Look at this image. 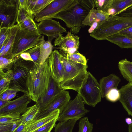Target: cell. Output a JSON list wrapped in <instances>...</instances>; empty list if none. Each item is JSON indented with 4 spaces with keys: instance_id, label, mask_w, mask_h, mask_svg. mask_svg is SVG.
<instances>
[{
    "instance_id": "23",
    "label": "cell",
    "mask_w": 132,
    "mask_h": 132,
    "mask_svg": "<svg viewBox=\"0 0 132 132\" xmlns=\"http://www.w3.org/2000/svg\"><path fill=\"white\" fill-rule=\"evenodd\" d=\"M106 40L122 48H132V38L117 33L107 38Z\"/></svg>"
},
{
    "instance_id": "24",
    "label": "cell",
    "mask_w": 132,
    "mask_h": 132,
    "mask_svg": "<svg viewBox=\"0 0 132 132\" xmlns=\"http://www.w3.org/2000/svg\"><path fill=\"white\" fill-rule=\"evenodd\" d=\"M118 67L124 78L132 84V62L126 58L122 59L118 62Z\"/></svg>"
},
{
    "instance_id": "48",
    "label": "cell",
    "mask_w": 132,
    "mask_h": 132,
    "mask_svg": "<svg viewBox=\"0 0 132 132\" xmlns=\"http://www.w3.org/2000/svg\"><path fill=\"white\" fill-rule=\"evenodd\" d=\"M9 101H3L0 100V108L6 105Z\"/></svg>"
},
{
    "instance_id": "6",
    "label": "cell",
    "mask_w": 132,
    "mask_h": 132,
    "mask_svg": "<svg viewBox=\"0 0 132 132\" xmlns=\"http://www.w3.org/2000/svg\"><path fill=\"white\" fill-rule=\"evenodd\" d=\"M42 36L39 34L24 30L19 27L16 33L12 50L13 58L40 45Z\"/></svg>"
},
{
    "instance_id": "42",
    "label": "cell",
    "mask_w": 132,
    "mask_h": 132,
    "mask_svg": "<svg viewBox=\"0 0 132 132\" xmlns=\"http://www.w3.org/2000/svg\"><path fill=\"white\" fill-rule=\"evenodd\" d=\"M19 10L22 9L31 12L28 9L27 0H19Z\"/></svg>"
},
{
    "instance_id": "2",
    "label": "cell",
    "mask_w": 132,
    "mask_h": 132,
    "mask_svg": "<svg viewBox=\"0 0 132 132\" xmlns=\"http://www.w3.org/2000/svg\"><path fill=\"white\" fill-rule=\"evenodd\" d=\"M60 59L64 74L63 81L59 83V87L63 90L72 89L78 93L87 76V65L72 61L61 54Z\"/></svg>"
},
{
    "instance_id": "8",
    "label": "cell",
    "mask_w": 132,
    "mask_h": 132,
    "mask_svg": "<svg viewBox=\"0 0 132 132\" xmlns=\"http://www.w3.org/2000/svg\"><path fill=\"white\" fill-rule=\"evenodd\" d=\"M19 8V0H0V29L15 25Z\"/></svg>"
},
{
    "instance_id": "29",
    "label": "cell",
    "mask_w": 132,
    "mask_h": 132,
    "mask_svg": "<svg viewBox=\"0 0 132 132\" xmlns=\"http://www.w3.org/2000/svg\"><path fill=\"white\" fill-rule=\"evenodd\" d=\"M77 119H72L59 121L55 126L54 132H72Z\"/></svg>"
},
{
    "instance_id": "26",
    "label": "cell",
    "mask_w": 132,
    "mask_h": 132,
    "mask_svg": "<svg viewBox=\"0 0 132 132\" xmlns=\"http://www.w3.org/2000/svg\"><path fill=\"white\" fill-rule=\"evenodd\" d=\"M39 111V108L36 104L28 107L26 111L21 116L19 119L20 124L25 125L34 120Z\"/></svg>"
},
{
    "instance_id": "32",
    "label": "cell",
    "mask_w": 132,
    "mask_h": 132,
    "mask_svg": "<svg viewBox=\"0 0 132 132\" xmlns=\"http://www.w3.org/2000/svg\"><path fill=\"white\" fill-rule=\"evenodd\" d=\"M93 128V124L90 122L87 117L80 119L78 132H92Z\"/></svg>"
},
{
    "instance_id": "19",
    "label": "cell",
    "mask_w": 132,
    "mask_h": 132,
    "mask_svg": "<svg viewBox=\"0 0 132 132\" xmlns=\"http://www.w3.org/2000/svg\"><path fill=\"white\" fill-rule=\"evenodd\" d=\"M119 101L128 114L132 117V84L128 83L119 89Z\"/></svg>"
},
{
    "instance_id": "28",
    "label": "cell",
    "mask_w": 132,
    "mask_h": 132,
    "mask_svg": "<svg viewBox=\"0 0 132 132\" xmlns=\"http://www.w3.org/2000/svg\"><path fill=\"white\" fill-rule=\"evenodd\" d=\"M12 72V69L6 71L0 70V94L10 88Z\"/></svg>"
},
{
    "instance_id": "16",
    "label": "cell",
    "mask_w": 132,
    "mask_h": 132,
    "mask_svg": "<svg viewBox=\"0 0 132 132\" xmlns=\"http://www.w3.org/2000/svg\"><path fill=\"white\" fill-rule=\"evenodd\" d=\"M34 18V15L31 13L23 9H20L17 17V24L22 29L31 32L39 34Z\"/></svg>"
},
{
    "instance_id": "13",
    "label": "cell",
    "mask_w": 132,
    "mask_h": 132,
    "mask_svg": "<svg viewBox=\"0 0 132 132\" xmlns=\"http://www.w3.org/2000/svg\"><path fill=\"white\" fill-rule=\"evenodd\" d=\"M39 33L53 39L63 32H67L66 28L58 22L52 19L43 20L36 23Z\"/></svg>"
},
{
    "instance_id": "18",
    "label": "cell",
    "mask_w": 132,
    "mask_h": 132,
    "mask_svg": "<svg viewBox=\"0 0 132 132\" xmlns=\"http://www.w3.org/2000/svg\"><path fill=\"white\" fill-rule=\"evenodd\" d=\"M60 114V110L57 109L52 112L45 117L33 120L25 125L23 132H34L47 123L58 119Z\"/></svg>"
},
{
    "instance_id": "51",
    "label": "cell",
    "mask_w": 132,
    "mask_h": 132,
    "mask_svg": "<svg viewBox=\"0 0 132 132\" xmlns=\"http://www.w3.org/2000/svg\"><path fill=\"white\" fill-rule=\"evenodd\" d=\"M128 132H132V123L129 126Z\"/></svg>"
},
{
    "instance_id": "15",
    "label": "cell",
    "mask_w": 132,
    "mask_h": 132,
    "mask_svg": "<svg viewBox=\"0 0 132 132\" xmlns=\"http://www.w3.org/2000/svg\"><path fill=\"white\" fill-rule=\"evenodd\" d=\"M60 55L59 52L55 50L48 59L51 77L58 83L63 81L64 74V68L61 62Z\"/></svg>"
},
{
    "instance_id": "41",
    "label": "cell",
    "mask_w": 132,
    "mask_h": 132,
    "mask_svg": "<svg viewBox=\"0 0 132 132\" xmlns=\"http://www.w3.org/2000/svg\"><path fill=\"white\" fill-rule=\"evenodd\" d=\"M12 88L10 87L6 90L0 94V100L3 101H7L8 97L11 92Z\"/></svg>"
},
{
    "instance_id": "9",
    "label": "cell",
    "mask_w": 132,
    "mask_h": 132,
    "mask_svg": "<svg viewBox=\"0 0 132 132\" xmlns=\"http://www.w3.org/2000/svg\"><path fill=\"white\" fill-rule=\"evenodd\" d=\"M84 103L82 98L78 93L73 100L70 101L60 114L57 121H61L72 119L78 120L83 117L89 112L85 108Z\"/></svg>"
},
{
    "instance_id": "25",
    "label": "cell",
    "mask_w": 132,
    "mask_h": 132,
    "mask_svg": "<svg viewBox=\"0 0 132 132\" xmlns=\"http://www.w3.org/2000/svg\"><path fill=\"white\" fill-rule=\"evenodd\" d=\"M53 0H27L28 9L35 15Z\"/></svg>"
},
{
    "instance_id": "40",
    "label": "cell",
    "mask_w": 132,
    "mask_h": 132,
    "mask_svg": "<svg viewBox=\"0 0 132 132\" xmlns=\"http://www.w3.org/2000/svg\"><path fill=\"white\" fill-rule=\"evenodd\" d=\"M118 33L126 37L132 38V27L123 30Z\"/></svg>"
},
{
    "instance_id": "43",
    "label": "cell",
    "mask_w": 132,
    "mask_h": 132,
    "mask_svg": "<svg viewBox=\"0 0 132 132\" xmlns=\"http://www.w3.org/2000/svg\"><path fill=\"white\" fill-rule=\"evenodd\" d=\"M95 7L99 9L102 7L104 5L106 0H94Z\"/></svg>"
},
{
    "instance_id": "33",
    "label": "cell",
    "mask_w": 132,
    "mask_h": 132,
    "mask_svg": "<svg viewBox=\"0 0 132 132\" xmlns=\"http://www.w3.org/2000/svg\"><path fill=\"white\" fill-rule=\"evenodd\" d=\"M19 55L14 58L9 59L2 56H0V70L4 71H7L11 69L14 62L17 59Z\"/></svg>"
},
{
    "instance_id": "4",
    "label": "cell",
    "mask_w": 132,
    "mask_h": 132,
    "mask_svg": "<svg viewBox=\"0 0 132 132\" xmlns=\"http://www.w3.org/2000/svg\"><path fill=\"white\" fill-rule=\"evenodd\" d=\"M132 27V12L124 11L110 16L108 20L96 29L90 36L97 40H106L110 36Z\"/></svg>"
},
{
    "instance_id": "45",
    "label": "cell",
    "mask_w": 132,
    "mask_h": 132,
    "mask_svg": "<svg viewBox=\"0 0 132 132\" xmlns=\"http://www.w3.org/2000/svg\"><path fill=\"white\" fill-rule=\"evenodd\" d=\"M99 27L98 23L97 22L93 23L89 28L88 32L89 33H92L96 29Z\"/></svg>"
},
{
    "instance_id": "20",
    "label": "cell",
    "mask_w": 132,
    "mask_h": 132,
    "mask_svg": "<svg viewBox=\"0 0 132 132\" xmlns=\"http://www.w3.org/2000/svg\"><path fill=\"white\" fill-rule=\"evenodd\" d=\"M110 16L101 10L95 9H91L82 22L84 26H91L95 22H97L99 27L108 20Z\"/></svg>"
},
{
    "instance_id": "34",
    "label": "cell",
    "mask_w": 132,
    "mask_h": 132,
    "mask_svg": "<svg viewBox=\"0 0 132 132\" xmlns=\"http://www.w3.org/2000/svg\"><path fill=\"white\" fill-rule=\"evenodd\" d=\"M64 56L74 62L84 65H87V60L84 56L79 52L73 54H68Z\"/></svg>"
},
{
    "instance_id": "37",
    "label": "cell",
    "mask_w": 132,
    "mask_h": 132,
    "mask_svg": "<svg viewBox=\"0 0 132 132\" xmlns=\"http://www.w3.org/2000/svg\"><path fill=\"white\" fill-rule=\"evenodd\" d=\"M12 27L0 29V47L6 39L10 38L11 35Z\"/></svg>"
},
{
    "instance_id": "30",
    "label": "cell",
    "mask_w": 132,
    "mask_h": 132,
    "mask_svg": "<svg viewBox=\"0 0 132 132\" xmlns=\"http://www.w3.org/2000/svg\"><path fill=\"white\" fill-rule=\"evenodd\" d=\"M131 5L132 0H113L109 9L112 8L115 10L116 12L115 15L124 11Z\"/></svg>"
},
{
    "instance_id": "12",
    "label": "cell",
    "mask_w": 132,
    "mask_h": 132,
    "mask_svg": "<svg viewBox=\"0 0 132 132\" xmlns=\"http://www.w3.org/2000/svg\"><path fill=\"white\" fill-rule=\"evenodd\" d=\"M70 98L68 91L62 90L48 105L39 112L34 120L45 117L57 109L60 110V114L70 101Z\"/></svg>"
},
{
    "instance_id": "36",
    "label": "cell",
    "mask_w": 132,
    "mask_h": 132,
    "mask_svg": "<svg viewBox=\"0 0 132 132\" xmlns=\"http://www.w3.org/2000/svg\"><path fill=\"white\" fill-rule=\"evenodd\" d=\"M25 52L30 54L35 63H39L40 54V45L30 48Z\"/></svg>"
},
{
    "instance_id": "7",
    "label": "cell",
    "mask_w": 132,
    "mask_h": 132,
    "mask_svg": "<svg viewBox=\"0 0 132 132\" xmlns=\"http://www.w3.org/2000/svg\"><path fill=\"white\" fill-rule=\"evenodd\" d=\"M78 93L85 103L93 107L101 102L102 97L99 83L89 72Z\"/></svg>"
},
{
    "instance_id": "46",
    "label": "cell",
    "mask_w": 132,
    "mask_h": 132,
    "mask_svg": "<svg viewBox=\"0 0 132 132\" xmlns=\"http://www.w3.org/2000/svg\"><path fill=\"white\" fill-rule=\"evenodd\" d=\"M10 38H8L4 41L1 47H0V55L1 54L5 49L8 43Z\"/></svg>"
},
{
    "instance_id": "22",
    "label": "cell",
    "mask_w": 132,
    "mask_h": 132,
    "mask_svg": "<svg viewBox=\"0 0 132 132\" xmlns=\"http://www.w3.org/2000/svg\"><path fill=\"white\" fill-rule=\"evenodd\" d=\"M52 39L48 38L45 41L43 35H42L40 44V54L39 62L40 64H43L48 58L52 52L53 45L51 43Z\"/></svg>"
},
{
    "instance_id": "17",
    "label": "cell",
    "mask_w": 132,
    "mask_h": 132,
    "mask_svg": "<svg viewBox=\"0 0 132 132\" xmlns=\"http://www.w3.org/2000/svg\"><path fill=\"white\" fill-rule=\"evenodd\" d=\"M62 90L59 87V83L51 76L46 93L43 97L36 103L39 108V112L48 105Z\"/></svg>"
},
{
    "instance_id": "21",
    "label": "cell",
    "mask_w": 132,
    "mask_h": 132,
    "mask_svg": "<svg viewBox=\"0 0 132 132\" xmlns=\"http://www.w3.org/2000/svg\"><path fill=\"white\" fill-rule=\"evenodd\" d=\"M121 81L120 78L113 74L103 77L100 80L102 97H105L109 92L111 89L117 88L118 84Z\"/></svg>"
},
{
    "instance_id": "5",
    "label": "cell",
    "mask_w": 132,
    "mask_h": 132,
    "mask_svg": "<svg viewBox=\"0 0 132 132\" xmlns=\"http://www.w3.org/2000/svg\"><path fill=\"white\" fill-rule=\"evenodd\" d=\"M34 62L22 58L20 55L14 62L11 69L12 75L11 87L28 94L27 81L29 72Z\"/></svg>"
},
{
    "instance_id": "10",
    "label": "cell",
    "mask_w": 132,
    "mask_h": 132,
    "mask_svg": "<svg viewBox=\"0 0 132 132\" xmlns=\"http://www.w3.org/2000/svg\"><path fill=\"white\" fill-rule=\"evenodd\" d=\"M75 0H53L43 10L34 16V21L37 22L54 18L59 13L68 8Z\"/></svg>"
},
{
    "instance_id": "39",
    "label": "cell",
    "mask_w": 132,
    "mask_h": 132,
    "mask_svg": "<svg viewBox=\"0 0 132 132\" xmlns=\"http://www.w3.org/2000/svg\"><path fill=\"white\" fill-rule=\"evenodd\" d=\"M58 119H54L42 126L34 132H51Z\"/></svg>"
},
{
    "instance_id": "49",
    "label": "cell",
    "mask_w": 132,
    "mask_h": 132,
    "mask_svg": "<svg viewBox=\"0 0 132 132\" xmlns=\"http://www.w3.org/2000/svg\"><path fill=\"white\" fill-rule=\"evenodd\" d=\"M125 120L126 123L129 125H130L132 123V120L129 118H126Z\"/></svg>"
},
{
    "instance_id": "31",
    "label": "cell",
    "mask_w": 132,
    "mask_h": 132,
    "mask_svg": "<svg viewBox=\"0 0 132 132\" xmlns=\"http://www.w3.org/2000/svg\"><path fill=\"white\" fill-rule=\"evenodd\" d=\"M21 116V114L19 113L0 115V124H6L14 122L20 119Z\"/></svg>"
},
{
    "instance_id": "38",
    "label": "cell",
    "mask_w": 132,
    "mask_h": 132,
    "mask_svg": "<svg viewBox=\"0 0 132 132\" xmlns=\"http://www.w3.org/2000/svg\"><path fill=\"white\" fill-rule=\"evenodd\" d=\"M106 97L108 100L112 102L119 100L120 97L119 90L116 88L111 89L108 93Z\"/></svg>"
},
{
    "instance_id": "14",
    "label": "cell",
    "mask_w": 132,
    "mask_h": 132,
    "mask_svg": "<svg viewBox=\"0 0 132 132\" xmlns=\"http://www.w3.org/2000/svg\"><path fill=\"white\" fill-rule=\"evenodd\" d=\"M31 100L28 94L24 93L15 100L9 101L0 108V115L14 113L23 114L27 109V106Z\"/></svg>"
},
{
    "instance_id": "3",
    "label": "cell",
    "mask_w": 132,
    "mask_h": 132,
    "mask_svg": "<svg viewBox=\"0 0 132 132\" xmlns=\"http://www.w3.org/2000/svg\"><path fill=\"white\" fill-rule=\"evenodd\" d=\"M92 9L88 0H75L68 8L60 13L54 18L63 21L66 26L70 29L71 32L77 34L81 27L85 26L83 22Z\"/></svg>"
},
{
    "instance_id": "11",
    "label": "cell",
    "mask_w": 132,
    "mask_h": 132,
    "mask_svg": "<svg viewBox=\"0 0 132 132\" xmlns=\"http://www.w3.org/2000/svg\"><path fill=\"white\" fill-rule=\"evenodd\" d=\"M65 36L60 34L55 39L54 46L59 49L60 54L63 56L68 54H71L78 53V50L79 46V38L77 35H74L68 31Z\"/></svg>"
},
{
    "instance_id": "44",
    "label": "cell",
    "mask_w": 132,
    "mask_h": 132,
    "mask_svg": "<svg viewBox=\"0 0 132 132\" xmlns=\"http://www.w3.org/2000/svg\"><path fill=\"white\" fill-rule=\"evenodd\" d=\"M20 55V57L24 60L34 62L30 54L27 52H23Z\"/></svg>"
},
{
    "instance_id": "50",
    "label": "cell",
    "mask_w": 132,
    "mask_h": 132,
    "mask_svg": "<svg viewBox=\"0 0 132 132\" xmlns=\"http://www.w3.org/2000/svg\"><path fill=\"white\" fill-rule=\"evenodd\" d=\"M124 11L127 12H132V5Z\"/></svg>"
},
{
    "instance_id": "35",
    "label": "cell",
    "mask_w": 132,
    "mask_h": 132,
    "mask_svg": "<svg viewBox=\"0 0 132 132\" xmlns=\"http://www.w3.org/2000/svg\"><path fill=\"white\" fill-rule=\"evenodd\" d=\"M20 124L19 120L11 123L0 124V132H13Z\"/></svg>"
},
{
    "instance_id": "1",
    "label": "cell",
    "mask_w": 132,
    "mask_h": 132,
    "mask_svg": "<svg viewBox=\"0 0 132 132\" xmlns=\"http://www.w3.org/2000/svg\"><path fill=\"white\" fill-rule=\"evenodd\" d=\"M51 74L48 59L42 64L34 63L27 80L28 94L36 103L43 96L48 88Z\"/></svg>"
},
{
    "instance_id": "47",
    "label": "cell",
    "mask_w": 132,
    "mask_h": 132,
    "mask_svg": "<svg viewBox=\"0 0 132 132\" xmlns=\"http://www.w3.org/2000/svg\"><path fill=\"white\" fill-rule=\"evenodd\" d=\"M25 124H20L13 132H23Z\"/></svg>"
},
{
    "instance_id": "27",
    "label": "cell",
    "mask_w": 132,
    "mask_h": 132,
    "mask_svg": "<svg viewBox=\"0 0 132 132\" xmlns=\"http://www.w3.org/2000/svg\"><path fill=\"white\" fill-rule=\"evenodd\" d=\"M19 27L17 24L12 27L11 35L8 43L3 53L0 55V56L9 59L14 58L12 54V50L16 33Z\"/></svg>"
}]
</instances>
